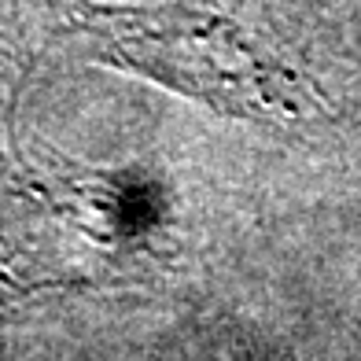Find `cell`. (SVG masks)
<instances>
[{
	"instance_id": "cell-1",
	"label": "cell",
	"mask_w": 361,
	"mask_h": 361,
	"mask_svg": "<svg viewBox=\"0 0 361 361\" xmlns=\"http://www.w3.org/2000/svg\"><path fill=\"white\" fill-rule=\"evenodd\" d=\"M107 56L144 78H155L225 114H299L302 92L276 59H269L228 19L200 11H85L78 23Z\"/></svg>"
}]
</instances>
